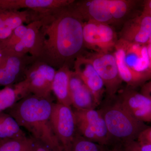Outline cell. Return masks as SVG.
I'll list each match as a JSON object with an SVG mask.
<instances>
[{"mask_svg":"<svg viewBox=\"0 0 151 151\" xmlns=\"http://www.w3.org/2000/svg\"><path fill=\"white\" fill-rule=\"evenodd\" d=\"M70 5L48 11L40 17V52L37 60L53 67L70 66L82 55L85 47L84 21Z\"/></svg>","mask_w":151,"mask_h":151,"instance_id":"cell-1","label":"cell"},{"mask_svg":"<svg viewBox=\"0 0 151 151\" xmlns=\"http://www.w3.org/2000/svg\"><path fill=\"white\" fill-rule=\"evenodd\" d=\"M53 103L50 96L30 94L17 102L7 112L20 127L30 133L34 139L42 143L52 151H63L52 127Z\"/></svg>","mask_w":151,"mask_h":151,"instance_id":"cell-2","label":"cell"},{"mask_svg":"<svg viewBox=\"0 0 151 151\" xmlns=\"http://www.w3.org/2000/svg\"><path fill=\"white\" fill-rule=\"evenodd\" d=\"M113 53L120 77L130 88L143 85L151 79L146 45L132 43L119 39Z\"/></svg>","mask_w":151,"mask_h":151,"instance_id":"cell-3","label":"cell"},{"mask_svg":"<svg viewBox=\"0 0 151 151\" xmlns=\"http://www.w3.org/2000/svg\"><path fill=\"white\" fill-rule=\"evenodd\" d=\"M139 1L134 0H86L70 6L84 21L113 25L124 23L132 17L131 14Z\"/></svg>","mask_w":151,"mask_h":151,"instance_id":"cell-4","label":"cell"},{"mask_svg":"<svg viewBox=\"0 0 151 151\" xmlns=\"http://www.w3.org/2000/svg\"><path fill=\"white\" fill-rule=\"evenodd\" d=\"M100 111L105 120L111 139L125 143L136 141L139 135L148 127L124 108L117 98L106 104Z\"/></svg>","mask_w":151,"mask_h":151,"instance_id":"cell-5","label":"cell"},{"mask_svg":"<svg viewBox=\"0 0 151 151\" xmlns=\"http://www.w3.org/2000/svg\"><path fill=\"white\" fill-rule=\"evenodd\" d=\"M56 70L54 67L39 60H34L25 70V78L15 85L22 98L30 94L50 96Z\"/></svg>","mask_w":151,"mask_h":151,"instance_id":"cell-6","label":"cell"},{"mask_svg":"<svg viewBox=\"0 0 151 151\" xmlns=\"http://www.w3.org/2000/svg\"><path fill=\"white\" fill-rule=\"evenodd\" d=\"M84 47L97 53L112 52L118 42V36L111 26L94 21L84 22Z\"/></svg>","mask_w":151,"mask_h":151,"instance_id":"cell-7","label":"cell"},{"mask_svg":"<svg viewBox=\"0 0 151 151\" xmlns=\"http://www.w3.org/2000/svg\"><path fill=\"white\" fill-rule=\"evenodd\" d=\"M51 123L55 135L63 151H68L76 132L73 111L70 107L53 103Z\"/></svg>","mask_w":151,"mask_h":151,"instance_id":"cell-8","label":"cell"},{"mask_svg":"<svg viewBox=\"0 0 151 151\" xmlns=\"http://www.w3.org/2000/svg\"><path fill=\"white\" fill-rule=\"evenodd\" d=\"M104 82L105 92L109 97L119 92L122 81L119 74L116 58L113 52L90 53L86 56Z\"/></svg>","mask_w":151,"mask_h":151,"instance_id":"cell-9","label":"cell"},{"mask_svg":"<svg viewBox=\"0 0 151 151\" xmlns=\"http://www.w3.org/2000/svg\"><path fill=\"white\" fill-rule=\"evenodd\" d=\"M119 102L136 119L144 122H151V99L132 88L119 92Z\"/></svg>","mask_w":151,"mask_h":151,"instance_id":"cell-10","label":"cell"},{"mask_svg":"<svg viewBox=\"0 0 151 151\" xmlns=\"http://www.w3.org/2000/svg\"><path fill=\"white\" fill-rule=\"evenodd\" d=\"M151 36V17L141 12L124 23L119 39L129 42L146 45Z\"/></svg>","mask_w":151,"mask_h":151,"instance_id":"cell-11","label":"cell"},{"mask_svg":"<svg viewBox=\"0 0 151 151\" xmlns=\"http://www.w3.org/2000/svg\"><path fill=\"white\" fill-rule=\"evenodd\" d=\"M73 64L74 72L92 92L97 103L100 104L105 92V85L91 61L87 57L81 55L76 58Z\"/></svg>","mask_w":151,"mask_h":151,"instance_id":"cell-12","label":"cell"},{"mask_svg":"<svg viewBox=\"0 0 151 151\" xmlns=\"http://www.w3.org/2000/svg\"><path fill=\"white\" fill-rule=\"evenodd\" d=\"M73 0H0V12L27 9L42 14L70 5Z\"/></svg>","mask_w":151,"mask_h":151,"instance_id":"cell-13","label":"cell"},{"mask_svg":"<svg viewBox=\"0 0 151 151\" xmlns=\"http://www.w3.org/2000/svg\"><path fill=\"white\" fill-rule=\"evenodd\" d=\"M27 55H20L1 52L0 56V84L8 86L16 80L21 72L25 69L29 60Z\"/></svg>","mask_w":151,"mask_h":151,"instance_id":"cell-14","label":"cell"},{"mask_svg":"<svg viewBox=\"0 0 151 151\" xmlns=\"http://www.w3.org/2000/svg\"><path fill=\"white\" fill-rule=\"evenodd\" d=\"M41 25L40 18L28 24L27 31L23 38L9 50L1 52L20 55L29 53L35 59H38L40 52Z\"/></svg>","mask_w":151,"mask_h":151,"instance_id":"cell-15","label":"cell"},{"mask_svg":"<svg viewBox=\"0 0 151 151\" xmlns=\"http://www.w3.org/2000/svg\"><path fill=\"white\" fill-rule=\"evenodd\" d=\"M73 112L76 123L82 124L91 128L96 134L98 144L105 145L111 141L106 123L99 110L75 109Z\"/></svg>","mask_w":151,"mask_h":151,"instance_id":"cell-16","label":"cell"},{"mask_svg":"<svg viewBox=\"0 0 151 151\" xmlns=\"http://www.w3.org/2000/svg\"><path fill=\"white\" fill-rule=\"evenodd\" d=\"M71 103L76 110L94 109L99 104L92 92L75 72L71 70L69 82Z\"/></svg>","mask_w":151,"mask_h":151,"instance_id":"cell-17","label":"cell"},{"mask_svg":"<svg viewBox=\"0 0 151 151\" xmlns=\"http://www.w3.org/2000/svg\"><path fill=\"white\" fill-rule=\"evenodd\" d=\"M71 71L70 67L67 65L58 68L55 73L52 84V91L58 103L68 107L72 105L69 87Z\"/></svg>","mask_w":151,"mask_h":151,"instance_id":"cell-18","label":"cell"},{"mask_svg":"<svg viewBox=\"0 0 151 151\" xmlns=\"http://www.w3.org/2000/svg\"><path fill=\"white\" fill-rule=\"evenodd\" d=\"M26 137L21 127L8 113H0V141Z\"/></svg>","mask_w":151,"mask_h":151,"instance_id":"cell-19","label":"cell"},{"mask_svg":"<svg viewBox=\"0 0 151 151\" xmlns=\"http://www.w3.org/2000/svg\"><path fill=\"white\" fill-rule=\"evenodd\" d=\"M35 141L24 137L8 139L0 141V151H35Z\"/></svg>","mask_w":151,"mask_h":151,"instance_id":"cell-20","label":"cell"},{"mask_svg":"<svg viewBox=\"0 0 151 151\" xmlns=\"http://www.w3.org/2000/svg\"><path fill=\"white\" fill-rule=\"evenodd\" d=\"M20 96L15 87L8 86L0 90V113L13 106Z\"/></svg>","mask_w":151,"mask_h":151,"instance_id":"cell-21","label":"cell"},{"mask_svg":"<svg viewBox=\"0 0 151 151\" xmlns=\"http://www.w3.org/2000/svg\"><path fill=\"white\" fill-rule=\"evenodd\" d=\"M68 151H102L100 144L89 141L76 132Z\"/></svg>","mask_w":151,"mask_h":151,"instance_id":"cell-22","label":"cell"},{"mask_svg":"<svg viewBox=\"0 0 151 151\" xmlns=\"http://www.w3.org/2000/svg\"><path fill=\"white\" fill-rule=\"evenodd\" d=\"M27 30V26L22 25L13 31L11 36L0 44V52L7 51L13 48L23 38Z\"/></svg>","mask_w":151,"mask_h":151,"instance_id":"cell-23","label":"cell"},{"mask_svg":"<svg viewBox=\"0 0 151 151\" xmlns=\"http://www.w3.org/2000/svg\"><path fill=\"white\" fill-rule=\"evenodd\" d=\"M137 140L138 142L151 144V127H148L143 131Z\"/></svg>","mask_w":151,"mask_h":151,"instance_id":"cell-24","label":"cell"},{"mask_svg":"<svg viewBox=\"0 0 151 151\" xmlns=\"http://www.w3.org/2000/svg\"><path fill=\"white\" fill-rule=\"evenodd\" d=\"M13 30L6 26L0 27V44L8 39L12 35Z\"/></svg>","mask_w":151,"mask_h":151,"instance_id":"cell-25","label":"cell"},{"mask_svg":"<svg viewBox=\"0 0 151 151\" xmlns=\"http://www.w3.org/2000/svg\"><path fill=\"white\" fill-rule=\"evenodd\" d=\"M124 144V151H141L137 141H132Z\"/></svg>","mask_w":151,"mask_h":151,"instance_id":"cell-26","label":"cell"},{"mask_svg":"<svg viewBox=\"0 0 151 151\" xmlns=\"http://www.w3.org/2000/svg\"><path fill=\"white\" fill-rule=\"evenodd\" d=\"M141 93L151 99V80L142 85Z\"/></svg>","mask_w":151,"mask_h":151,"instance_id":"cell-27","label":"cell"},{"mask_svg":"<svg viewBox=\"0 0 151 151\" xmlns=\"http://www.w3.org/2000/svg\"><path fill=\"white\" fill-rule=\"evenodd\" d=\"M142 12L151 17V0L144 1Z\"/></svg>","mask_w":151,"mask_h":151,"instance_id":"cell-28","label":"cell"},{"mask_svg":"<svg viewBox=\"0 0 151 151\" xmlns=\"http://www.w3.org/2000/svg\"><path fill=\"white\" fill-rule=\"evenodd\" d=\"M35 140V139H34ZM35 141V151H52L48 147H47L42 143Z\"/></svg>","mask_w":151,"mask_h":151,"instance_id":"cell-29","label":"cell"},{"mask_svg":"<svg viewBox=\"0 0 151 151\" xmlns=\"http://www.w3.org/2000/svg\"><path fill=\"white\" fill-rule=\"evenodd\" d=\"M138 145L141 151H151V144L138 142Z\"/></svg>","mask_w":151,"mask_h":151,"instance_id":"cell-30","label":"cell"},{"mask_svg":"<svg viewBox=\"0 0 151 151\" xmlns=\"http://www.w3.org/2000/svg\"><path fill=\"white\" fill-rule=\"evenodd\" d=\"M146 45L147 50L148 54L149 60H150V69L151 71V36Z\"/></svg>","mask_w":151,"mask_h":151,"instance_id":"cell-31","label":"cell"},{"mask_svg":"<svg viewBox=\"0 0 151 151\" xmlns=\"http://www.w3.org/2000/svg\"><path fill=\"white\" fill-rule=\"evenodd\" d=\"M6 16V11L0 12V27L4 25Z\"/></svg>","mask_w":151,"mask_h":151,"instance_id":"cell-32","label":"cell"},{"mask_svg":"<svg viewBox=\"0 0 151 151\" xmlns=\"http://www.w3.org/2000/svg\"><path fill=\"white\" fill-rule=\"evenodd\" d=\"M0 56H1V52H0Z\"/></svg>","mask_w":151,"mask_h":151,"instance_id":"cell-33","label":"cell"},{"mask_svg":"<svg viewBox=\"0 0 151 151\" xmlns=\"http://www.w3.org/2000/svg\"></svg>","mask_w":151,"mask_h":151,"instance_id":"cell-34","label":"cell"}]
</instances>
